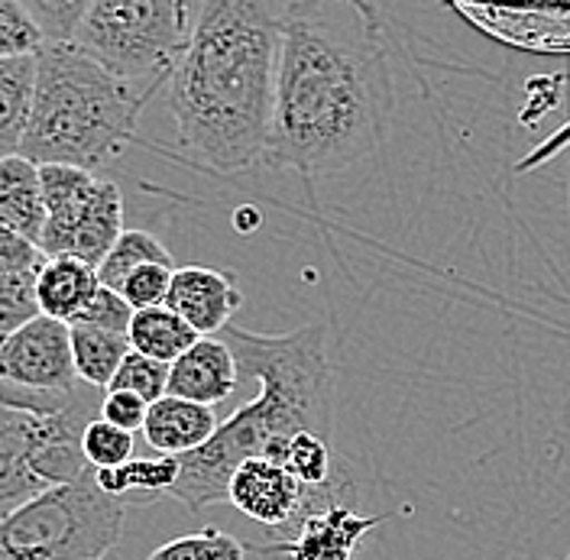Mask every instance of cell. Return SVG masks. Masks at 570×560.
I'll use <instances>...</instances> for the list:
<instances>
[{
    "instance_id": "cell-18",
    "label": "cell",
    "mask_w": 570,
    "mask_h": 560,
    "mask_svg": "<svg viewBox=\"0 0 570 560\" xmlns=\"http://www.w3.org/2000/svg\"><path fill=\"white\" fill-rule=\"evenodd\" d=\"M195 341H198V334L176 312H169L166 305L134 312L130 331H127L130 351L140 353V356H149L156 363H166V366H173Z\"/></svg>"
},
{
    "instance_id": "cell-7",
    "label": "cell",
    "mask_w": 570,
    "mask_h": 560,
    "mask_svg": "<svg viewBox=\"0 0 570 560\" xmlns=\"http://www.w3.org/2000/svg\"><path fill=\"white\" fill-rule=\"evenodd\" d=\"M39 181L46 205L39 249L46 253V259L75 256L98 269L110 246L127 230L124 195L117 181L71 166H39Z\"/></svg>"
},
{
    "instance_id": "cell-29",
    "label": "cell",
    "mask_w": 570,
    "mask_h": 560,
    "mask_svg": "<svg viewBox=\"0 0 570 560\" xmlns=\"http://www.w3.org/2000/svg\"><path fill=\"white\" fill-rule=\"evenodd\" d=\"M130 321H134V308L117 295V292H110V288H98V295L91 298V305L81 312V317L75 321V324H81V327H95V331H107V334H120V337H127V331H130ZM71 324V327H75Z\"/></svg>"
},
{
    "instance_id": "cell-32",
    "label": "cell",
    "mask_w": 570,
    "mask_h": 560,
    "mask_svg": "<svg viewBox=\"0 0 570 560\" xmlns=\"http://www.w3.org/2000/svg\"><path fill=\"white\" fill-rule=\"evenodd\" d=\"M570 146V120L561 127V130H554L548 140H541L534 146L529 156H522L519 163H515V173H532L538 166H544V163H551L558 153H564Z\"/></svg>"
},
{
    "instance_id": "cell-15",
    "label": "cell",
    "mask_w": 570,
    "mask_h": 560,
    "mask_svg": "<svg viewBox=\"0 0 570 560\" xmlns=\"http://www.w3.org/2000/svg\"><path fill=\"white\" fill-rule=\"evenodd\" d=\"M0 224L39 246L46 227L39 166L27 156L0 159Z\"/></svg>"
},
{
    "instance_id": "cell-33",
    "label": "cell",
    "mask_w": 570,
    "mask_h": 560,
    "mask_svg": "<svg viewBox=\"0 0 570 560\" xmlns=\"http://www.w3.org/2000/svg\"><path fill=\"white\" fill-rule=\"evenodd\" d=\"M568 560H570V554H568Z\"/></svg>"
},
{
    "instance_id": "cell-5",
    "label": "cell",
    "mask_w": 570,
    "mask_h": 560,
    "mask_svg": "<svg viewBox=\"0 0 570 560\" xmlns=\"http://www.w3.org/2000/svg\"><path fill=\"white\" fill-rule=\"evenodd\" d=\"M198 7L188 0H88L75 46L153 98L176 75Z\"/></svg>"
},
{
    "instance_id": "cell-20",
    "label": "cell",
    "mask_w": 570,
    "mask_h": 560,
    "mask_svg": "<svg viewBox=\"0 0 570 560\" xmlns=\"http://www.w3.org/2000/svg\"><path fill=\"white\" fill-rule=\"evenodd\" d=\"M146 263H166V266H176V263H173V253L159 244L149 230H124V234H120V240L110 246V253L101 259V266H98V282H101L105 288H110V292H117V295H120V285H124V279H127L134 269L146 266Z\"/></svg>"
},
{
    "instance_id": "cell-11",
    "label": "cell",
    "mask_w": 570,
    "mask_h": 560,
    "mask_svg": "<svg viewBox=\"0 0 570 560\" xmlns=\"http://www.w3.org/2000/svg\"><path fill=\"white\" fill-rule=\"evenodd\" d=\"M390 515H360L354 505H327L312 512L285 544H273L266 551H283L285 560H351L360 541L383 525Z\"/></svg>"
},
{
    "instance_id": "cell-26",
    "label": "cell",
    "mask_w": 570,
    "mask_h": 560,
    "mask_svg": "<svg viewBox=\"0 0 570 560\" xmlns=\"http://www.w3.org/2000/svg\"><path fill=\"white\" fill-rule=\"evenodd\" d=\"M36 317V276H0V341Z\"/></svg>"
},
{
    "instance_id": "cell-21",
    "label": "cell",
    "mask_w": 570,
    "mask_h": 560,
    "mask_svg": "<svg viewBox=\"0 0 570 560\" xmlns=\"http://www.w3.org/2000/svg\"><path fill=\"white\" fill-rule=\"evenodd\" d=\"M285 466L305 490H324L337 470H334V454H331V444L318 438V434H295L285 441V448L279 451V456L273 460Z\"/></svg>"
},
{
    "instance_id": "cell-24",
    "label": "cell",
    "mask_w": 570,
    "mask_h": 560,
    "mask_svg": "<svg viewBox=\"0 0 570 560\" xmlns=\"http://www.w3.org/2000/svg\"><path fill=\"white\" fill-rule=\"evenodd\" d=\"M81 454L91 470H114L134 460V434L95 419L81 434Z\"/></svg>"
},
{
    "instance_id": "cell-22",
    "label": "cell",
    "mask_w": 570,
    "mask_h": 560,
    "mask_svg": "<svg viewBox=\"0 0 570 560\" xmlns=\"http://www.w3.org/2000/svg\"><path fill=\"white\" fill-rule=\"evenodd\" d=\"M244 558H247L244 541H237L234 534L217 531V528H205V531H195V534L173 538V541L159 544V548L149 554V560H244Z\"/></svg>"
},
{
    "instance_id": "cell-6",
    "label": "cell",
    "mask_w": 570,
    "mask_h": 560,
    "mask_svg": "<svg viewBox=\"0 0 570 560\" xmlns=\"http://www.w3.org/2000/svg\"><path fill=\"white\" fill-rule=\"evenodd\" d=\"M127 505L95 477L39 492L0 522V560H107L120 541Z\"/></svg>"
},
{
    "instance_id": "cell-28",
    "label": "cell",
    "mask_w": 570,
    "mask_h": 560,
    "mask_svg": "<svg viewBox=\"0 0 570 560\" xmlns=\"http://www.w3.org/2000/svg\"><path fill=\"white\" fill-rule=\"evenodd\" d=\"M173 273L176 266L166 263H146L140 269H134L124 285H120V298L134 308V312H146V308H159L166 305L169 285H173Z\"/></svg>"
},
{
    "instance_id": "cell-9",
    "label": "cell",
    "mask_w": 570,
    "mask_h": 560,
    "mask_svg": "<svg viewBox=\"0 0 570 560\" xmlns=\"http://www.w3.org/2000/svg\"><path fill=\"white\" fill-rule=\"evenodd\" d=\"M56 428L59 415L33 419L0 405V522L39 492L52 490L42 473V454Z\"/></svg>"
},
{
    "instance_id": "cell-23",
    "label": "cell",
    "mask_w": 570,
    "mask_h": 560,
    "mask_svg": "<svg viewBox=\"0 0 570 560\" xmlns=\"http://www.w3.org/2000/svg\"><path fill=\"white\" fill-rule=\"evenodd\" d=\"M39 49H42V33L30 17L27 3L0 0V62L33 59Z\"/></svg>"
},
{
    "instance_id": "cell-30",
    "label": "cell",
    "mask_w": 570,
    "mask_h": 560,
    "mask_svg": "<svg viewBox=\"0 0 570 560\" xmlns=\"http://www.w3.org/2000/svg\"><path fill=\"white\" fill-rule=\"evenodd\" d=\"M46 266V253L17 230L0 224V276H39Z\"/></svg>"
},
{
    "instance_id": "cell-13",
    "label": "cell",
    "mask_w": 570,
    "mask_h": 560,
    "mask_svg": "<svg viewBox=\"0 0 570 560\" xmlns=\"http://www.w3.org/2000/svg\"><path fill=\"white\" fill-rule=\"evenodd\" d=\"M220 421L208 405H195L176 395H163L149 405L142 421V441L159 456H185L202 451Z\"/></svg>"
},
{
    "instance_id": "cell-27",
    "label": "cell",
    "mask_w": 570,
    "mask_h": 560,
    "mask_svg": "<svg viewBox=\"0 0 570 560\" xmlns=\"http://www.w3.org/2000/svg\"><path fill=\"white\" fill-rule=\"evenodd\" d=\"M85 3L88 0H30L27 10L42 33V46L46 42H75L78 23L85 17Z\"/></svg>"
},
{
    "instance_id": "cell-2",
    "label": "cell",
    "mask_w": 570,
    "mask_h": 560,
    "mask_svg": "<svg viewBox=\"0 0 570 560\" xmlns=\"http://www.w3.org/2000/svg\"><path fill=\"white\" fill-rule=\"evenodd\" d=\"M285 3L205 0L169 78L178 149L220 176L263 163Z\"/></svg>"
},
{
    "instance_id": "cell-10",
    "label": "cell",
    "mask_w": 570,
    "mask_h": 560,
    "mask_svg": "<svg viewBox=\"0 0 570 560\" xmlns=\"http://www.w3.org/2000/svg\"><path fill=\"white\" fill-rule=\"evenodd\" d=\"M240 305L244 295L230 273L212 266H176L166 308L176 312L198 337H217Z\"/></svg>"
},
{
    "instance_id": "cell-31",
    "label": "cell",
    "mask_w": 570,
    "mask_h": 560,
    "mask_svg": "<svg viewBox=\"0 0 570 560\" xmlns=\"http://www.w3.org/2000/svg\"><path fill=\"white\" fill-rule=\"evenodd\" d=\"M146 412H149V405H146L142 399H137L134 392L107 389L105 399H101V412H98V419L107 421V424H114V428H120V431L137 434V431H142Z\"/></svg>"
},
{
    "instance_id": "cell-12",
    "label": "cell",
    "mask_w": 570,
    "mask_h": 560,
    "mask_svg": "<svg viewBox=\"0 0 570 560\" xmlns=\"http://www.w3.org/2000/svg\"><path fill=\"white\" fill-rule=\"evenodd\" d=\"M237 385H240V366L230 347L220 337H198L169 366L166 395L214 409L217 402L230 399Z\"/></svg>"
},
{
    "instance_id": "cell-8",
    "label": "cell",
    "mask_w": 570,
    "mask_h": 560,
    "mask_svg": "<svg viewBox=\"0 0 570 560\" xmlns=\"http://www.w3.org/2000/svg\"><path fill=\"white\" fill-rule=\"evenodd\" d=\"M0 385L69 395L78 389L71 363L69 327L52 317H36L0 341Z\"/></svg>"
},
{
    "instance_id": "cell-17",
    "label": "cell",
    "mask_w": 570,
    "mask_h": 560,
    "mask_svg": "<svg viewBox=\"0 0 570 560\" xmlns=\"http://www.w3.org/2000/svg\"><path fill=\"white\" fill-rule=\"evenodd\" d=\"M33 78L36 56L0 62V159L20 156L33 105Z\"/></svg>"
},
{
    "instance_id": "cell-4",
    "label": "cell",
    "mask_w": 570,
    "mask_h": 560,
    "mask_svg": "<svg viewBox=\"0 0 570 560\" xmlns=\"http://www.w3.org/2000/svg\"><path fill=\"white\" fill-rule=\"evenodd\" d=\"M149 95L114 78L75 42L36 52L33 105L20 146L36 166L105 169L137 137Z\"/></svg>"
},
{
    "instance_id": "cell-19",
    "label": "cell",
    "mask_w": 570,
    "mask_h": 560,
    "mask_svg": "<svg viewBox=\"0 0 570 560\" xmlns=\"http://www.w3.org/2000/svg\"><path fill=\"white\" fill-rule=\"evenodd\" d=\"M71 337V363H75V376L78 383L91 385L98 392H107L120 363L127 360L130 344L120 334H107V331H95V327H81L75 324L69 327Z\"/></svg>"
},
{
    "instance_id": "cell-14",
    "label": "cell",
    "mask_w": 570,
    "mask_h": 560,
    "mask_svg": "<svg viewBox=\"0 0 570 560\" xmlns=\"http://www.w3.org/2000/svg\"><path fill=\"white\" fill-rule=\"evenodd\" d=\"M98 288H101V282H98L95 266H88L75 256H52V259H46V266L36 276L39 315L71 327L81 317V312L91 305Z\"/></svg>"
},
{
    "instance_id": "cell-16",
    "label": "cell",
    "mask_w": 570,
    "mask_h": 560,
    "mask_svg": "<svg viewBox=\"0 0 570 560\" xmlns=\"http://www.w3.org/2000/svg\"><path fill=\"white\" fill-rule=\"evenodd\" d=\"M178 480V456H134L124 466L95 470L98 490L107 492L117 502H149L159 495H169Z\"/></svg>"
},
{
    "instance_id": "cell-1",
    "label": "cell",
    "mask_w": 570,
    "mask_h": 560,
    "mask_svg": "<svg viewBox=\"0 0 570 560\" xmlns=\"http://www.w3.org/2000/svg\"><path fill=\"white\" fill-rule=\"evenodd\" d=\"M395 101L376 7L354 0L285 3L266 166L305 178L344 173L386 143Z\"/></svg>"
},
{
    "instance_id": "cell-3",
    "label": "cell",
    "mask_w": 570,
    "mask_h": 560,
    "mask_svg": "<svg viewBox=\"0 0 570 560\" xmlns=\"http://www.w3.org/2000/svg\"><path fill=\"white\" fill-rule=\"evenodd\" d=\"M240 366V376L259 383L256 399L240 405L195 454L178 456L173 499L202 512L227 502L230 473L249 460H276L288 438L318 434L331 441L334 428V366L324 324H305L288 334H253L227 324L217 334Z\"/></svg>"
},
{
    "instance_id": "cell-25",
    "label": "cell",
    "mask_w": 570,
    "mask_h": 560,
    "mask_svg": "<svg viewBox=\"0 0 570 560\" xmlns=\"http://www.w3.org/2000/svg\"><path fill=\"white\" fill-rule=\"evenodd\" d=\"M166 385H169V366L166 363H156L149 356H140V353L130 351L127 360L120 363L110 389L134 392L146 405H153V402H159L166 395Z\"/></svg>"
}]
</instances>
